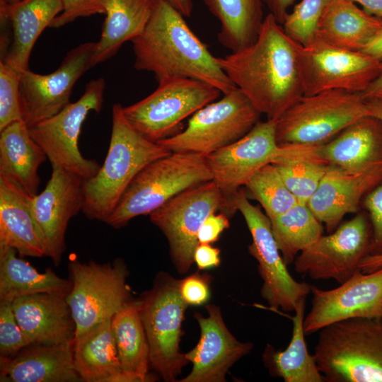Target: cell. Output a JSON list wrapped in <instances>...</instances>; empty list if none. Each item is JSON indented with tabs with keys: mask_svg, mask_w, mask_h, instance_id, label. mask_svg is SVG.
Returning a JSON list of instances; mask_svg holds the SVG:
<instances>
[{
	"mask_svg": "<svg viewBox=\"0 0 382 382\" xmlns=\"http://www.w3.org/2000/svg\"><path fill=\"white\" fill-rule=\"evenodd\" d=\"M301 47L269 13L253 44L217 59L256 110L276 122L303 96Z\"/></svg>",
	"mask_w": 382,
	"mask_h": 382,
	"instance_id": "obj_1",
	"label": "cell"
},
{
	"mask_svg": "<svg viewBox=\"0 0 382 382\" xmlns=\"http://www.w3.org/2000/svg\"><path fill=\"white\" fill-rule=\"evenodd\" d=\"M131 42L134 69L153 73L158 83L172 78L194 79L223 94L236 88L218 57L193 33L185 17L164 0L158 1L145 29Z\"/></svg>",
	"mask_w": 382,
	"mask_h": 382,
	"instance_id": "obj_2",
	"label": "cell"
},
{
	"mask_svg": "<svg viewBox=\"0 0 382 382\" xmlns=\"http://www.w3.org/2000/svg\"><path fill=\"white\" fill-rule=\"evenodd\" d=\"M172 152L146 139L126 119L123 106L112 108V131L107 156L98 173L83 181V213L105 222L135 176L149 163Z\"/></svg>",
	"mask_w": 382,
	"mask_h": 382,
	"instance_id": "obj_3",
	"label": "cell"
},
{
	"mask_svg": "<svg viewBox=\"0 0 382 382\" xmlns=\"http://www.w3.org/2000/svg\"><path fill=\"white\" fill-rule=\"evenodd\" d=\"M313 355L325 381L382 382V317L323 328Z\"/></svg>",
	"mask_w": 382,
	"mask_h": 382,
	"instance_id": "obj_4",
	"label": "cell"
},
{
	"mask_svg": "<svg viewBox=\"0 0 382 382\" xmlns=\"http://www.w3.org/2000/svg\"><path fill=\"white\" fill-rule=\"evenodd\" d=\"M212 178L205 156L172 152L151 162L135 176L105 223L122 228L132 219L149 215L177 195Z\"/></svg>",
	"mask_w": 382,
	"mask_h": 382,
	"instance_id": "obj_5",
	"label": "cell"
},
{
	"mask_svg": "<svg viewBox=\"0 0 382 382\" xmlns=\"http://www.w3.org/2000/svg\"><path fill=\"white\" fill-rule=\"evenodd\" d=\"M369 115L362 93L331 89L303 95L276 121L277 143L279 146L322 145Z\"/></svg>",
	"mask_w": 382,
	"mask_h": 382,
	"instance_id": "obj_6",
	"label": "cell"
},
{
	"mask_svg": "<svg viewBox=\"0 0 382 382\" xmlns=\"http://www.w3.org/2000/svg\"><path fill=\"white\" fill-rule=\"evenodd\" d=\"M179 283L168 274L159 272L152 288L139 299L150 366L167 382L175 381L189 362L180 350L182 323L188 305L180 294Z\"/></svg>",
	"mask_w": 382,
	"mask_h": 382,
	"instance_id": "obj_7",
	"label": "cell"
},
{
	"mask_svg": "<svg viewBox=\"0 0 382 382\" xmlns=\"http://www.w3.org/2000/svg\"><path fill=\"white\" fill-rule=\"evenodd\" d=\"M158 83L148 96L123 107L131 125L154 142L180 132L185 119L222 93L206 82L190 78H172Z\"/></svg>",
	"mask_w": 382,
	"mask_h": 382,
	"instance_id": "obj_8",
	"label": "cell"
},
{
	"mask_svg": "<svg viewBox=\"0 0 382 382\" xmlns=\"http://www.w3.org/2000/svg\"><path fill=\"white\" fill-rule=\"evenodd\" d=\"M261 114L238 88L194 113L187 127L158 141L171 152L205 156L238 140L260 121Z\"/></svg>",
	"mask_w": 382,
	"mask_h": 382,
	"instance_id": "obj_9",
	"label": "cell"
},
{
	"mask_svg": "<svg viewBox=\"0 0 382 382\" xmlns=\"http://www.w3.org/2000/svg\"><path fill=\"white\" fill-rule=\"evenodd\" d=\"M68 268L71 289L66 301L76 324L75 337L112 318L131 301L126 282L129 271L122 259L100 264L71 258Z\"/></svg>",
	"mask_w": 382,
	"mask_h": 382,
	"instance_id": "obj_10",
	"label": "cell"
},
{
	"mask_svg": "<svg viewBox=\"0 0 382 382\" xmlns=\"http://www.w3.org/2000/svg\"><path fill=\"white\" fill-rule=\"evenodd\" d=\"M105 88L103 78L90 81L77 101L29 127L31 137L42 149L52 166L74 173L84 180L95 176L100 166L96 161L83 156L79 149V137L88 113L100 112Z\"/></svg>",
	"mask_w": 382,
	"mask_h": 382,
	"instance_id": "obj_11",
	"label": "cell"
},
{
	"mask_svg": "<svg viewBox=\"0 0 382 382\" xmlns=\"http://www.w3.org/2000/svg\"><path fill=\"white\" fill-rule=\"evenodd\" d=\"M226 209L223 195L212 180L183 191L149 214L166 236L178 272L184 274L192 267L198 231L206 218Z\"/></svg>",
	"mask_w": 382,
	"mask_h": 382,
	"instance_id": "obj_12",
	"label": "cell"
},
{
	"mask_svg": "<svg viewBox=\"0 0 382 382\" xmlns=\"http://www.w3.org/2000/svg\"><path fill=\"white\" fill-rule=\"evenodd\" d=\"M235 207L244 218L252 237L250 254L257 260L262 279L261 296L273 310L294 311L298 303L311 293L312 285L299 282L290 274L274 237L271 221L262 209L251 204L240 189Z\"/></svg>",
	"mask_w": 382,
	"mask_h": 382,
	"instance_id": "obj_13",
	"label": "cell"
},
{
	"mask_svg": "<svg viewBox=\"0 0 382 382\" xmlns=\"http://www.w3.org/2000/svg\"><path fill=\"white\" fill-rule=\"evenodd\" d=\"M371 239L369 218L359 213L301 252L294 260L295 270L313 279H332L342 284L360 270Z\"/></svg>",
	"mask_w": 382,
	"mask_h": 382,
	"instance_id": "obj_14",
	"label": "cell"
},
{
	"mask_svg": "<svg viewBox=\"0 0 382 382\" xmlns=\"http://www.w3.org/2000/svg\"><path fill=\"white\" fill-rule=\"evenodd\" d=\"M381 69L382 62L362 52L333 47L316 38L301 50L306 96L331 89L364 93Z\"/></svg>",
	"mask_w": 382,
	"mask_h": 382,
	"instance_id": "obj_15",
	"label": "cell"
},
{
	"mask_svg": "<svg viewBox=\"0 0 382 382\" xmlns=\"http://www.w3.org/2000/svg\"><path fill=\"white\" fill-rule=\"evenodd\" d=\"M275 126V121H258L245 136L206 156L228 217L236 211L235 199L241 187L260 168L271 163L277 154Z\"/></svg>",
	"mask_w": 382,
	"mask_h": 382,
	"instance_id": "obj_16",
	"label": "cell"
},
{
	"mask_svg": "<svg viewBox=\"0 0 382 382\" xmlns=\"http://www.w3.org/2000/svg\"><path fill=\"white\" fill-rule=\"evenodd\" d=\"M96 42L80 44L71 50L60 66L48 74L29 69L20 74L19 92L23 120L28 127L51 117L70 103L78 79L93 67Z\"/></svg>",
	"mask_w": 382,
	"mask_h": 382,
	"instance_id": "obj_17",
	"label": "cell"
},
{
	"mask_svg": "<svg viewBox=\"0 0 382 382\" xmlns=\"http://www.w3.org/2000/svg\"><path fill=\"white\" fill-rule=\"evenodd\" d=\"M335 289L312 286L311 308L304 316L305 335L353 318L382 317V267L372 272L356 271Z\"/></svg>",
	"mask_w": 382,
	"mask_h": 382,
	"instance_id": "obj_18",
	"label": "cell"
},
{
	"mask_svg": "<svg viewBox=\"0 0 382 382\" xmlns=\"http://www.w3.org/2000/svg\"><path fill=\"white\" fill-rule=\"evenodd\" d=\"M52 168L51 177L45 189L33 197L31 208L46 256L57 266L66 250L68 224L83 207L84 180L57 166Z\"/></svg>",
	"mask_w": 382,
	"mask_h": 382,
	"instance_id": "obj_19",
	"label": "cell"
},
{
	"mask_svg": "<svg viewBox=\"0 0 382 382\" xmlns=\"http://www.w3.org/2000/svg\"><path fill=\"white\" fill-rule=\"evenodd\" d=\"M207 316L195 313L200 328L197 345L185 357L192 364L190 374L180 382H224L228 369L253 347L238 340L225 325L218 306H206Z\"/></svg>",
	"mask_w": 382,
	"mask_h": 382,
	"instance_id": "obj_20",
	"label": "cell"
},
{
	"mask_svg": "<svg viewBox=\"0 0 382 382\" xmlns=\"http://www.w3.org/2000/svg\"><path fill=\"white\" fill-rule=\"evenodd\" d=\"M63 10L62 0H21L0 6V21L9 33L1 35V61L21 73L37 38Z\"/></svg>",
	"mask_w": 382,
	"mask_h": 382,
	"instance_id": "obj_21",
	"label": "cell"
},
{
	"mask_svg": "<svg viewBox=\"0 0 382 382\" xmlns=\"http://www.w3.org/2000/svg\"><path fill=\"white\" fill-rule=\"evenodd\" d=\"M381 183L382 166L357 173L330 166L307 205L330 233Z\"/></svg>",
	"mask_w": 382,
	"mask_h": 382,
	"instance_id": "obj_22",
	"label": "cell"
},
{
	"mask_svg": "<svg viewBox=\"0 0 382 382\" xmlns=\"http://www.w3.org/2000/svg\"><path fill=\"white\" fill-rule=\"evenodd\" d=\"M17 321L30 345H57L74 340L76 324L66 296L41 293L12 301Z\"/></svg>",
	"mask_w": 382,
	"mask_h": 382,
	"instance_id": "obj_23",
	"label": "cell"
},
{
	"mask_svg": "<svg viewBox=\"0 0 382 382\" xmlns=\"http://www.w3.org/2000/svg\"><path fill=\"white\" fill-rule=\"evenodd\" d=\"M74 341L30 345L16 355L0 357L1 382L82 381L74 362Z\"/></svg>",
	"mask_w": 382,
	"mask_h": 382,
	"instance_id": "obj_24",
	"label": "cell"
},
{
	"mask_svg": "<svg viewBox=\"0 0 382 382\" xmlns=\"http://www.w3.org/2000/svg\"><path fill=\"white\" fill-rule=\"evenodd\" d=\"M313 149L330 166L350 172L382 166V120L364 117L332 140Z\"/></svg>",
	"mask_w": 382,
	"mask_h": 382,
	"instance_id": "obj_25",
	"label": "cell"
},
{
	"mask_svg": "<svg viewBox=\"0 0 382 382\" xmlns=\"http://www.w3.org/2000/svg\"><path fill=\"white\" fill-rule=\"evenodd\" d=\"M32 198L0 177V245L13 248L21 256L41 257L46 250L32 214Z\"/></svg>",
	"mask_w": 382,
	"mask_h": 382,
	"instance_id": "obj_26",
	"label": "cell"
},
{
	"mask_svg": "<svg viewBox=\"0 0 382 382\" xmlns=\"http://www.w3.org/2000/svg\"><path fill=\"white\" fill-rule=\"evenodd\" d=\"M47 158L24 121L0 130V177L16 183L31 197L38 193V169Z\"/></svg>",
	"mask_w": 382,
	"mask_h": 382,
	"instance_id": "obj_27",
	"label": "cell"
},
{
	"mask_svg": "<svg viewBox=\"0 0 382 382\" xmlns=\"http://www.w3.org/2000/svg\"><path fill=\"white\" fill-rule=\"evenodd\" d=\"M382 28V18L358 8L350 0H330L318 22L316 39L333 47L361 51Z\"/></svg>",
	"mask_w": 382,
	"mask_h": 382,
	"instance_id": "obj_28",
	"label": "cell"
},
{
	"mask_svg": "<svg viewBox=\"0 0 382 382\" xmlns=\"http://www.w3.org/2000/svg\"><path fill=\"white\" fill-rule=\"evenodd\" d=\"M158 0H108L99 40L96 42L93 66L114 56L127 41L140 35Z\"/></svg>",
	"mask_w": 382,
	"mask_h": 382,
	"instance_id": "obj_29",
	"label": "cell"
},
{
	"mask_svg": "<svg viewBox=\"0 0 382 382\" xmlns=\"http://www.w3.org/2000/svg\"><path fill=\"white\" fill-rule=\"evenodd\" d=\"M17 251L0 245V301L41 293L67 296L71 282L59 277L51 268L40 272L16 256Z\"/></svg>",
	"mask_w": 382,
	"mask_h": 382,
	"instance_id": "obj_30",
	"label": "cell"
},
{
	"mask_svg": "<svg viewBox=\"0 0 382 382\" xmlns=\"http://www.w3.org/2000/svg\"><path fill=\"white\" fill-rule=\"evenodd\" d=\"M111 320H103L74 338V366L83 382H105L122 371Z\"/></svg>",
	"mask_w": 382,
	"mask_h": 382,
	"instance_id": "obj_31",
	"label": "cell"
},
{
	"mask_svg": "<svg viewBox=\"0 0 382 382\" xmlns=\"http://www.w3.org/2000/svg\"><path fill=\"white\" fill-rule=\"evenodd\" d=\"M306 299L301 300L294 309L295 313L291 318L292 335L287 347L284 350H276L268 345L262 356L270 374L282 378L285 382L325 381L313 355L308 352L305 340Z\"/></svg>",
	"mask_w": 382,
	"mask_h": 382,
	"instance_id": "obj_32",
	"label": "cell"
},
{
	"mask_svg": "<svg viewBox=\"0 0 382 382\" xmlns=\"http://www.w3.org/2000/svg\"><path fill=\"white\" fill-rule=\"evenodd\" d=\"M220 22L219 42L231 52L257 39L264 21L263 0H203Z\"/></svg>",
	"mask_w": 382,
	"mask_h": 382,
	"instance_id": "obj_33",
	"label": "cell"
},
{
	"mask_svg": "<svg viewBox=\"0 0 382 382\" xmlns=\"http://www.w3.org/2000/svg\"><path fill=\"white\" fill-rule=\"evenodd\" d=\"M112 330L123 371L154 381L149 375V347L140 313L139 300L129 301L112 318Z\"/></svg>",
	"mask_w": 382,
	"mask_h": 382,
	"instance_id": "obj_34",
	"label": "cell"
},
{
	"mask_svg": "<svg viewBox=\"0 0 382 382\" xmlns=\"http://www.w3.org/2000/svg\"><path fill=\"white\" fill-rule=\"evenodd\" d=\"M271 163L299 203L307 204L318 190L330 165L314 151L313 146H279Z\"/></svg>",
	"mask_w": 382,
	"mask_h": 382,
	"instance_id": "obj_35",
	"label": "cell"
},
{
	"mask_svg": "<svg viewBox=\"0 0 382 382\" xmlns=\"http://www.w3.org/2000/svg\"><path fill=\"white\" fill-rule=\"evenodd\" d=\"M272 230L286 265L323 236V224L307 204L297 203L270 220Z\"/></svg>",
	"mask_w": 382,
	"mask_h": 382,
	"instance_id": "obj_36",
	"label": "cell"
},
{
	"mask_svg": "<svg viewBox=\"0 0 382 382\" xmlns=\"http://www.w3.org/2000/svg\"><path fill=\"white\" fill-rule=\"evenodd\" d=\"M245 187L251 198L260 204L270 220L299 203L272 163H268L257 170Z\"/></svg>",
	"mask_w": 382,
	"mask_h": 382,
	"instance_id": "obj_37",
	"label": "cell"
},
{
	"mask_svg": "<svg viewBox=\"0 0 382 382\" xmlns=\"http://www.w3.org/2000/svg\"><path fill=\"white\" fill-rule=\"evenodd\" d=\"M330 0H301L288 13L282 27L294 40L306 46L316 37L322 13Z\"/></svg>",
	"mask_w": 382,
	"mask_h": 382,
	"instance_id": "obj_38",
	"label": "cell"
},
{
	"mask_svg": "<svg viewBox=\"0 0 382 382\" xmlns=\"http://www.w3.org/2000/svg\"><path fill=\"white\" fill-rule=\"evenodd\" d=\"M20 74L0 60V130L13 122L23 121L19 92Z\"/></svg>",
	"mask_w": 382,
	"mask_h": 382,
	"instance_id": "obj_39",
	"label": "cell"
},
{
	"mask_svg": "<svg viewBox=\"0 0 382 382\" xmlns=\"http://www.w3.org/2000/svg\"><path fill=\"white\" fill-rule=\"evenodd\" d=\"M29 344L20 327L12 302L0 301V354L1 357L16 355Z\"/></svg>",
	"mask_w": 382,
	"mask_h": 382,
	"instance_id": "obj_40",
	"label": "cell"
},
{
	"mask_svg": "<svg viewBox=\"0 0 382 382\" xmlns=\"http://www.w3.org/2000/svg\"><path fill=\"white\" fill-rule=\"evenodd\" d=\"M63 10L51 23L50 27L57 28L79 18L105 14L108 0H62Z\"/></svg>",
	"mask_w": 382,
	"mask_h": 382,
	"instance_id": "obj_41",
	"label": "cell"
},
{
	"mask_svg": "<svg viewBox=\"0 0 382 382\" xmlns=\"http://www.w3.org/2000/svg\"><path fill=\"white\" fill-rule=\"evenodd\" d=\"M364 206L369 214L372 228L369 255L382 254V183L364 198Z\"/></svg>",
	"mask_w": 382,
	"mask_h": 382,
	"instance_id": "obj_42",
	"label": "cell"
},
{
	"mask_svg": "<svg viewBox=\"0 0 382 382\" xmlns=\"http://www.w3.org/2000/svg\"><path fill=\"white\" fill-rule=\"evenodd\" d=\"M210 276L194 273L180 280L179 289L183 300L191 306L204 304L210 296Z\"/></svg>",
	"mask_w": 382,
	"mask_h": 382,
	"instance_id": "obj_43",
	"label": "cell"
},
{
	"mask_svg": "<svg viewBox=\"0 0 382 382\" xmlns=\"http://www.w3.org/2000/svg\"><path fill=\"white\" fill-rule=\"evenodd\" d=\"M229 217L224 212L212 213L202 223L197 234L199 243L212 244L230 226Z\"/></svg>",
	"mask_w": 382,
	"mask_h": 382,
	"instance_id": "obj_44",
	"label": "cell"
},
{
	"mask_svg": "<svg viewBox=\"0 0 382 382\" xmlns=\"http://www.w3.org/2000/svg\"><path fill=\"white\" fill-rule=\"evenodd\" d=\"M193 257L200 270L215 267L220 264V250L209 243H198Z\"/></svg>",
	"mask_w": 382,
	"mask_h": 382,
	"instance_id": "obj_45",
	"label": "cell"
},
{
	"mask_svg": "<svg viewBox=\"0 0 382 382\" xmlns=\"http://www.w3.org/2000/svg\"><path fill=\"white\" fill-rule=\"evenodd\" d=\"M296 0H263L264 4L267 6L276 21L282 25L288 15V9L291 6Z\"/></svg>",
	"mask_w": 382,
	"mask_h": 382,
	"instance_id": "obj_46",
	"label": "cell"
},
{
	"mask_svg": "<svg viewBox=\"0 0 382 382\" xmlns=\"http://www.w3.org/2000/svg\"><path fill=\"white\" fill-rule=\"evenodd\" d=\"M382 62V28H381L360 51Z\"/></svg>",
	"mask_w": 382,
	"mask_h": 382,
	"instance_id": "obj_47",
	"label": "cell"
},
{
	"mask_svg": "<svg viewBox=\"0 0 382 382\" xmlns=\"http://www.w3.org/2000/svg\"><path fill=\"white\" fill-rule=\"evenodd\" d=\"M382 267V254L369 255L361 261L359 268L366 273L374 272Z\"/></svg>",
	"mask_w": 382,
	"mask_h": 382,
	"instance_id": "obj_48",
	"label": "cell"
},
{
	"mask_svg": "<svg viewBox=\"0 0 382 382\" xmlns=\"http://www.w3.org/2000/svg\"><path fill=\"white\" fill-rule=\"evenodd\" d=\"M361 4L368 13L382 18V0H350Z\"/></svg>",
	"mask_w": 382,
	"mask_h": 382,
	"instance_id": "obj_49",
	"label": "cell"
},
{
	"mask_svg": "<svg viewBox=\"0 0 382 382\" xmlns=\"http://www.w3.org/2000/svg\"><path fill=\"white\" fill-rule=\"evenodd\" d=\"M180 12L184 17H190L192 13V0H164Z\"/></svg>",
	"mask_w": 382,
	"mask_h": 382,
	"instance_id": "obj_50",
	"label": "cell"
},
{
	"mask_svg": "<svg viewBox=\"0 0 382 382\" xmlns=\"http://www.w3.org/2000/svg\"><path fill=\"white\" fill-rule=\"evenodd\" d=\"M365 98L370 116L382 120V100L376 97Z\"/></svg>",
	"mask_w": 382,
	"mask_h": 382,
	"instance_id": "obj_51",
	"label": "cell"
},
{
	"mask_svg": "<svg viewBox=\"0 0 382 382\" xmlns=\"http://www.w3.org/2000/svg\"><path fill=\"white\" fill-rule=\"evenodd\" d=\"M381 89H382V69L378 76L371 83L362 94L364 98H369Z\"/></svg>",
	"mask_w": 382,
	"mask_h": 382,
	"instance_id": "obj_52",
	"label": "cell"
},
{
	"mask_svg": "<svg viewBox=\"0 0 382 382\" xmlns=\"http://www.w3.org/2000/svg\"><path fill=\"white\" fill-rule=\"evenodd\" d=\"M21 0H0V6L11 5Z\"/></svg>",
	"mask_w": 382,
	"mask_h": 382,
	"instance_id": "obj_53",
	"label": "cell"
},
{
	"mask_svg": "<svg viewBox=\"0 0 382 382\" xmlns=\"http://www.w3.org/2000/svg\"><path fill=\"white\" fill-rule=\"evenodd\" d=\"M371 97H376L381 100H382V89L376 91L374 94H373ZM370 98V97H369Z\"/></svg>",
	"mask_w": 382,
	"mask_h": 382,
	"instance_id": "obj_54",
	"label": "cell"
}]
</instances>
